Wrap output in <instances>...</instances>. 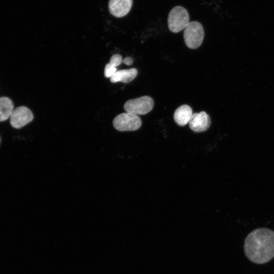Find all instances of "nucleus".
<instances>
[{
  "mask_svg": "<svg viewBox=\"0 0 274 274\" xmlns=\"http://www.w3.org/2000/svg\"><path fill=\"white\" fill-rule=\"evenodd\" d=\"M244 248L251 261L257 264L268 262L274 257V232L265 228L254 230L246 237Z\"/></svg>",
  "mask_w": 274,
  "mask_h": 274,
  "instance_id": "f257e3e1",
  "label": "nucleus"
},
{
  "mask_svg": "<svg viewBox=\"0 0 274 274\" xmlns=\"http://www.w3.org/2000/svg\"><path fill=\"white\" fill-rule=\"evenodd\" d=\"M167 23L169 30L173 32L177 33L184 29L189 23L187 10L182 6H175L169 13Z\"/></svg>",
  "mask_w": 274,
  "mask_h": 274,
  "instance_id": "f03ea898",
  "label": "nucleus"
},
{
  "mask_svg": "<svg viewBox=\"0 0 274 274\" xmlns=\"http://www.w3.org/2000/svg\"><path fill=\"white\" fill-rule=\"evenodd\" d=\"M204 36L202 25L197 21H191L184 30V40L190 49L198 48L202 44Z\"/></svg>",
  "mask_w": 274,
  "mask_h": 274,
  "instance_id": "7ed1b4c3",
  "label": "nucleus"
},
{
  "mask_svg": "<svg viewBox=\"0 0 274 274\" xmlns=\"http://www.w3.org/2000/svg\"><path fill=\"white\" fill-rule=\"evenodd\" d=\"M113 124L120 131H134L140 128L142 121L138 115L126 112L117 115L113 120Z\"/></svg>",
  "mask_w": 274,
  "mask_h": 274,
  "instance_id": "20e7f679",
  "label": "nucleus"
},
{
  "mask_svg": "<svg viewBox=\"0 0 274 274\" xmlns=\"http://www.w3.org/2000/svg\"><path fill=\"white\" fill-rule=\"evenodd\" d=\"M153 106V99L149 96H143L127 100L124 105V109L136 115H145L150 112Z\"/></svg>",
  "mask_w": 274,
  "mask_h": 274,
  "instance_id": "39448f33",
  "label": "nucleus"
},
{
  "mask_svg": "<svg viewBox=\"0 0 274 274\" xmlns=\"http://www.w3.org/2000/svg\"><path fill=\"white\" fill-rule=\"evenodd\" d=\"M33 118L32 112L25 106H20L15 109L10 117L11 125L16 129L24 126Z\"/></svg>",
  "mask_w": 274,
  "mask_h": 274,
  "instance_id": "423d86ee",
  "label": "nucleus"
},
{
  "mask_svg": "<svg viewBox=\"0 0 274 274\" xmlns=\"http://www.w3.org/2000/svg\"><path fill=\"white\" fill-rule=\"evenodd\" d=\"M211 118L205 112L194 113L189 122L190 129L194 132H201L206 131L210 126Z\"/></svg>",
  "mask_w": 274,
  "mask_h": 274,
  "instance_id": "0eeeda50",
  "label": "nucleus"
},
{
  "mask_svg": "<svg viewBox=\"0 0 274 274\" xmlns=\"http://www.w3.org/2000/svg\"><path fill=\"white\" fill-rule=\"evenodd\" d=\"M132 5V0H110L109 9L112 15L122 17L128 14Z\"/></svg>",
  "mask_w": 274,
  "mask_h": 274,
  "instance_id": "6e6552de",
  "label": "nucleus"
},
{
  "mask_svg": "<svg viewBox=\"0 0 274 274\" xmlns=\"http://www.w3.org/2000/svg\"><path fill=\"white\" fill-rule=\"evenodd\" d=\"M192 115L191 108L187 105H183L178 107L174 114V119L179 126L186 125L190 121Z\"/></svg>",
  "mask_w": 274,
  "mask_h": 274,
  "instance_id": "1a4fd4ad",
  "label": "nucleus"
},
{
  "mask_svg": "<svg viewBox=\"0 0 274 274\" xmlns=\"http://www.w3.org/2000/svg\"><path fill=\"white\" fill-rule=\"evenodd\" d=\"M138 71L135 68L117 71L111 78L112 83L121 82L127 83L132 81L136 76Z\"/></svg>",
  "mask_w": 274,
  "mask_h": 274,
  "instance_id": "9d476101",
  "label": "nucleus"
},
{
  "mask_svg": "<svg viewBox=\"0 0 274 274\" xmlns=\"http://www.w3.org/2000/svg\"><path fill=\"white\" fill-rule=\"evenodd\" d=\"M14 110V104L10 98L5 96L0 97V122L10 118Z\"/></svg>",
  "mask_w": 274,
  "mask_h": 274,
  "instance_id": "9b49d317",
  "label": "nucleus"
},
{
  "mask_svg": "<svg viewBox=\"0 0 274 274\" xmlns=\"http://www.w3.org/2000/svg\"><path fill=\"white\" fill-rule=\"evenodd\" d=\"M116 71V67L108 63L105 66L104 75L107 78H111L117 72Z\"/></svg>",
  "mask_w": 274,
  "mask_h": 274,
  "instance_id": "f8f14e48",
  "label": "nucleus"
},
{
  "mask_svg": "<svg viewBox=\"0 0 274 274\" xmlns=\"http://www.w3.org/2000/svg\"><path fill=\"white\" fill-rule=\"evenodd\" d=\"M122 60V56L120 55L116 54L112 56L109 63L113 66L116 67L121 64Z\"/></svg>",
  "mask_w": 274,
  "mask_h": 274,
  "instance_id": "ddd939ff",
  "label": "nucleus"
},
{
  "mask_svg": "<svg viewBox=\"0 0 274 274\" xmlns=\"http://www.w3.org/2000/svg\"><path fill=\"white\" fill-rule=\"evenodd\" d=\"M122 62L127 65H130L133 63V59L130 57H127L122 60Z\"/></svg>",
  "mask_w": 274,
  "mask_h": 274,
  "instance_id": "4468645a",
  "label": "nucleus"
}]
</instances>
